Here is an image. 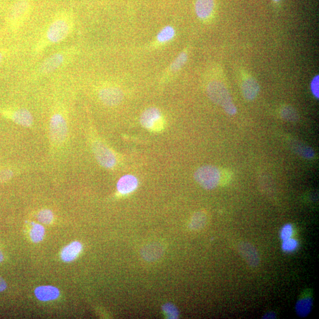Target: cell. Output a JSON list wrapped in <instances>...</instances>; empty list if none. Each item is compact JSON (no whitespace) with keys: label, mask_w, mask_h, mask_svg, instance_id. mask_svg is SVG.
<instances>
[{"label":"cell","mask_w":319,"mask_h":319,"mask_svg":"<svg viewBox=\"0 0 319 319\" xmlns=\"http://www.w3.org/2000/svg\"><path fill=\"white\" fill-rule=\"evenodd\" d=\"M74 25L73 13L62 11L56 14L37 42L36 51L41 52L47 47L62 42L73 32Z\"/></svg>","instance_id":"1"},{"label":"cell","mask_w":319,"mask_h":319,"mask_svg":"<svg viewBox=\"0 0 319 319\" xmlns=\"http://www.w3.org/2000/svg\"><path fill=\"white\" fill-rule=\"evenodd\" d=\"M207 92L209 98L215 104L222 106L228 114L234 115L236 114L237 109L233 102L227 89L221 82H211L208 86Z\"/></svg>","instance_id":"2"},{"label":"cell","mask_w":319,"mask_h":319,"mask_svg":"<svg viewBox=\"0 0 319 319\" xmlns=\"http://www.w3.org/2000/svg\"><path fill=\"white\" fill-rule=\"evenodd\" d=\"M30 0H17L10 9L7 16V23L12 30L20 28L28 19L32 11Z\"/></svg>","instance_id":"3"},{"label":"cell","mask_w":319,"mask_h":319,"mask_svg":"<svg viewBox=\"0 0 319 319\" xmlns=\"http://www.w3.org/2000/svg\"><path fill=\"white\" fill-rule=\"evenodd\" d=\"M194 177L201 186L207 190L214 189L221 181V172L217 167L207 165L202 166L195 173Z\"/></svg>","instance_id":"4"},{"label":"cell","mask_w":319,"mask_h":319,"mask_svg":"<svg viewBox=\"0 0 319 319\" xmlns=\"http://www.w3.org/2000/svg\"><path fill=\"white\" fill-rule=\"evenodd\" d=\"M75 49H67L51 54L44 60L38 68L39 75H47L53 73L74 55Z\"/></svg>","instance_id":"5"},{"label":"cell","mask_w":319,"mask_h":319,"mask_svg":"<svg viewBox=\"0 0 319 319\" xmlns=\"http://www.w3.org/2000/svg\"><path fill=\"white\" fill-rule=\"evenodd\" d=\"M142 126L151 132H160L164 126L162 113L159 109L152 107L147 109L141 115Z\"/></svg>","instance_id":"6"},{"label":"cell","mask_w":319,"mask_h":319,"mask_svg":"<svg viewBox=\"0 0 319 319\" xmlns=\"http://www.w3.org/2000/svg\"><path fill=\"white\" fill-rule=\"evenodd\" d=\"M51 139L56 143H61L66 139L68 127L66 119L60 113H56L51 116L50 122Z\"/></svg>","instance_id":"7"},{"label":"cell","mask_w":319,"mask_h":319,"mask_svg":"<svg viewBox=\"0 0 319 319\" xmlns=\"http://www.w3.org/2000/svg\"><path fill=\"white\" fill-rule=\"evenodd\" d=\"M94 153L99 164L103 167L112 169L116 163V157L104 144L97 142L93 145Z\"/></svg>","instance_id":"8"},{"label":"cell","mask_w":319,"mask_h":319,"mask_svg":"<svg viewBox=\"0 0 319 319\" xmlns=\"http://www.w3.org/2000/svg\"><path fill=\"white\" fill-rule=\"evenodd\" d=\"M98 97L103 104L114 106L121 103L123 98V94L119 88L114 86L103 87L99 91Z\"/></svg>","instance_id":"9"},{"label":"cell","mask_w":319,"mask_h":319,"mask_svg":"<svg viewBox=\"0 0 319 319\" xmlns=\"http://www.w3.org/2000/svg\"><path fill=\"white\" fill-rule=\"evenodd\" d=\"M238 252L248 265L256 268L260 265V258L255 246L248 242H241L238 245Z\"/></svg>","instance_id":"10"},{"label":"cell","mask_w":319,"mask_h":319,"mask_svg":"<svg viewBox=\"0 0 319 319\" xmlns=\"http://www.w3.org/2000/svg\"><path fill=\"white\" fill-rule=\"evenodd\" d=\"M34 295L40 301H49L57 299L60 296V291L56 287L42 286L34 290Z\"/></svg>","instance_id":"11"},{"label":"cell","mask_w":319,"mask_h":319,"mask_svg":"<svg viewBox=\"0 0 319 319\" xmlns=\"http://www.w3.org/2000/svg\"><path fill=\"white\" fill-rule=\"evenodd\" d=\"M242 93L246 100L252 101L254 99L260 92V86L258 82L252 78H247L242 84Z\"/></svg>","instance_id":"12"},{"label":"cell","mask_w":319,"mask_h":319,"mask_svg":"<svg viewBox=\"0 0 319 319\" xmlns=\"http://www.w3.org/2000/svg\"><path fill=\"white\" fill-rule=\"evenodd\" d=\"M195 12L199 18L205 20L209 18L214 12V0H196Z\"/></svg>","instance_id":"13"},{"label":"cell","mask_w":319,"mask_h":319,"mask_svg":"<svg viewBox=\"0 0 319 319\" xmlns=\"http://www.w3.org/2000/svg\"><path fill=\"white\" fill-rule=\"evenodd\" d=\"M312 306H313V298L309 293H304L302 296L297 300L295 309L298 316L305 317L310 314Z\"/></svg>","instance_id":"14"},{"label":"cell","mask_w":319,"mask_h":319,"mask_svg":"<svg viewBox=\"0 0 319 319\" xmlns=\"http://www.w3.org/2000/svg\"><path fill=\"white\" fill-rule=\"evenodd\" d=\"M138 180L133 175H125L120 179L117 183V189L120 194L125 195L132 193L138 186Z\"/></svg>","instance_id":"15"},{"label":"cell","mask_w":319,"mask_h":319,"mask_svg":"<svg viewBox=\"0 0 319 319\" xmlns=\"http://www.w3.org/2000/svg\"><path fill=\"white\" fill-rule=\"evenodd\" d=\"M82 249L81 243L79 241L71 242L62 249L61 252V259L64 262H73L80 255Z\"/></svg>","instance_id":"16"},{"label":"cell","mask_w":319,"mask_h":319,"mask_svg":"<svg viewBox=\"0 0 319 319\" xmlns=\"http://www.w3.org/2000/svg\"><path fill=\"white\" fill-rule=\"evenodd\" d=\"M11 116L13 121L20 125L29 126L32 124L33 121L32 115L26 109L21 108L14 111Z\"/></svg>","instance_id":"17"},{"label":"cell","mask_w":319,"mask_h":319,"mask_svg":"<svg viewBox=\"0 0 319 319\" xmlns=\"http://www.w3.org/2000/svg\"><path fill=\"white\" fill-rule=\"evenodd\" d=\"M290 145L295 153L306 159H311L314 157L315 153L311 147L304 145L303 143L297 140L291 141Z\"/></svg>","instance_id":"18"},{"label":"cell","mask_w":319,"mask_h":319,"mask_svg":"<svg viewBox=\"0 0 319 319\" xmlns=\"http://www.w3.org/2000/svg\"><path fill=\"white\" fill-rule=\"evenodd\" d=\"M207 216L203 212H198L196 213L192 217L189 227L192 230L197 231L204 227L207 224Z\"/></svg>","instance_id":"19"},{"label":"cell","mask_w":319,"mask_h":319,"mask_svg":"<svg viewBox=\"0 0 319 319\" xmlns=\"http://www.w3.org/2000/svg\"><path fill=\"white\" fill-rule=\"evenodd\" d=\"M176 34L173 27L168 26L160 31L157 36V39L160 43H166L169 42L174 38Z\"/></svg>","instance_id":"20"},{"label":"cell","mask_w":319,"mask_h":319,"mask_svg":"<svg viewBox=\"0 0 319 319\" xmlns=\"http://www.w3.org/2000/svg\"><path fill=\"white\" fill-rule=\"evenodd\" d=\"M30 238L34 243H38L42 241L45 235V229L44 226L39 224H34L30 231Z\"/></svg>","instance_id":"21"},{"label":"cell","mask_w":319,"mask_h":319,"mask_svg":"<svg viewBox=\"0 0 319 319\" xmlns=\"http://www.w3.org/2000/svg\"><path fill=\"white\" fill-rule=\"evenodd\" d=\"M281 116L284 120L289 122H296L299 118L298 112L290 106H286L281 109Z\"/></svg>","instance_id":"22"},{"label":"cell","mask_w":319,"mask_h":319,"mask_svg":"<svg viewBox=\"0 0 319 319\" xmlns=\"http://www.w3.org/2000/svg\"><path fill=\"white\" fill-rule=\"evenodd\" d=\"M187 60V54L186 53H181L179 56H178L176 59L173 61V62L171 65V70L173 72H176L180 70L182 68L185 63H186Z\"/></svg>","instance_id":"23"},{"label":"cell","mask_w":319,"mask_h":319,"mask_svg":"<svg viewBox=\"0 0 319 319\" xmlns=\"http://www.w3.org/2000/svg\"><path fill=\"white\" fill-rule=\"evenodd\" d=\"M37 219L43 224H50L53 219V213L49 209H44L37 215Z\"/></svg>","instance_id":"24"},{"label":"cell","mask_w":319,"mask_h":319,"mask_svg":"<svg viewBox=\"0 0 319 319\" xmlns=\"http://www.w3.org/2000/svg\"><path fill=\"white\" fill-rule=\"evenodd\" d=\"M298 246V242L296 239L292 238L284 240L283 241L282 248L283 251L285 252H292L296 250Z\"/></svg>","instance_id":"25"},{"label":"cell","mask_w":319,"mask_h":319,"mask_svg":"<svg viewBox=\"0 0 319 319\" xmlns=\"http://www.w3.org/2000/svg\"><path fill=\"white\" fill-rule=\"evenodd\" d=\"M163 311L166 317L169 318H177L179 317V311L176 306L171 303H166L163 306Z\"/></svg>","instance_id":"26"},{"label":"cell","mask_w":319,"mask_h":319,"mask_svg":"<svg viewBox=\"0 0 319 319\" xmlns=\"http://www.w3.org/2000/svg\"><path fill=\"white\" fill-rule=\"evenodd\" d=\"M294 230L293 226L290 224H287L281 228L280 233V237L282 241L292 238Z\"/></svg>","instance_id":"27"},{"label":"cell","mask_w":319,"mask_h":319,"mask_svg":"<svg viewBox=\"0 0 319 319\" xmlns=\"http://www.w3.org/2000/svg\"><path fill=\"white\" fill-rule=\"evenodd\" d=\"M319 76L318 75H316L313 80H312L310 83V90L312 94L313 95L315 98L318 99L319 98Z\"/></svg>","instance_id":"28"},{"label":"cell","mask_w":319,"mask_h":319,"mask_svg":"<svg viewBox=\"0 0 319 319\" xmlns=\"http://www.w3.org/2000/svg\"><path fill=\"white\" fill-rule=\"evenodd\" d=\"M7 283L2 277H0V292H3L7 289Z\"/></svg>","instance_id":"29"},{"label":"cell","mask_w":319,"mask_h":319,"mask_svg":"<svg viewBox=\"0 0 319 319\" xmlns=\"http://www.w3.org/2000/svg\"><path fill=\"white\" fill-rule=\"evenodd\" d=\"M277 317L276 314L273 311L268 312L265 315H264L263 318L272 319L276 318Z\"/></svg>","instance_id":"30"},{"label":"cell","mask_w":319,"mask_h":319,"mask_svg":"<svg viewBox=\"0 0 319 319\" xmlns=\"http://www.w3.org/2000/svg\"><path fill=\"white\" fill-rule=\"evenodd\" d=\"M7 51L6 50L0 48V63L2 62L6 56Z\"/></svg>","instance_id":"31"},{"label":"cell","mask_w":319,"mask_h":319,"mask_svg":"<svg viewBox=\"0 0 319 319\" xmlns=\"http://www.w3.org/2000/svg\"><path fill=\"white\" fill-rule=\"evenodd\" d=\"M3 261H4V256H3L2 250L0 249V263L3 262Z\"/></svg>","instance_id":"32"},{"label":"cell","mask_w":319,"mask_h":319,"mask_svg":"<svg viewBox=\"0 0 319 319\" xmlns=\"http://www.w3.org/2000/svg\"><path fill=\"white\" fill-rule=\"evenodd\" d=\"M274 1L279 2V1H280V0H274Z\"/></svg>","instance_id":"33"}]
</instances>
